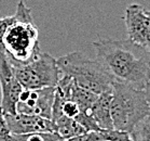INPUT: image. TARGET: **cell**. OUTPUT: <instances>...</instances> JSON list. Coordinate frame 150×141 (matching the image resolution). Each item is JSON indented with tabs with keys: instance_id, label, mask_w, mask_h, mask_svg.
Listing matches in <instances>:
<instances>
[{
	"instance_id": "1",
	"label": "cell",
	"mask_w": 150,
	"mask_h": 141,
	"mask_svg": "<svg viewBox=\"0 0 150 141\" xmlns=\"http://www.w3.org/2000/svg\"><path fill=\"white\" fill-rule=\"evenodd\" d=\"M96 60L117 83L144 90L150 80V51L129 39L93 42Z\"/></svg>"
},
{
	"instance_id": "2",
	"label": "cell",
	"mask_w": 150,
	"mask_h": 141,
	"mask_svg": "<svg viewBox=\"0 0 150 141\" xmlns=\"http://www.w3.org/2000/svg\"><path fill=\"white\" fill-rule=\"evenodd\" d=\"M38 37L39 31L34 23L31 9L21 0L2 36L0 52L7 55L12 65L26 63L41 53Z\"/></svg>"
},
{
	"instance_id": "3",
	"label": "cell",
	"mask_w": 150,
	"mask_h": 141,
	"mask_svg": "<svg viewBox=\"0 0 150 141\" xmlns=\"http://www.w3.org/2000/svg\"><path fill=\"white\" fill-rule=\"evenodd\" d=\"M62 75L71 77L79 87L96 94L112 90L115 80L97 60L85 57L82 52L74 51L56 60Z\"/></svg>"
},
{
	"instance_id": "4",
	"label": "cell",
	"mask_w": 150,
	"mask_h": 141,
	"mask_svg": "<svg viewBox=\"0 0 150 141\" xmlns=\"http://www.w3.org/2000/svg\"><path fill=\"white\" fill-rule=\"evenodd\" d=\"M150 114L145 90L115 82L112 86L111 118L113 129L132 132L140 120Z\"/></svg>"
},
{
	"instance_id": "5",
	"label": "cell",
	"mask_w": 150,
	"mask_h": 141,
	"mask_svg": "<svg viewBox=\"0 0 150 141\" xmlns=\"http://www.w3.org/2000/svg\"><path fill=\"white\" fill-rule=\"evenodd\" d=\"M13 67L18 82L25 89L56 87L62 75L56 59L43 52L30 61L13 65Z\"/></svg>"
},
{
	"instance_id": "6",
	"label": "cell",
	"mask_w": 150,
	"mask_h": 141,
	"mask_svg": "<svg viewBox=\"0 0 150 141\" xmlns=\"http://www.w3.org/2000/svg\"><path fill=\"white\" fill-rule=\"evenodd\" d=\"M54 94L55 87L42 89L24 88L16 104V113L38 115L51 120Z\"/></svg>"
},
{
	"instance_id": "7",
	"label": "cell",
	"mask_w": 150,
	"mask_h": 141,
	"mask_svg": "<svg viewBox=\"0 0 150 141\" xmlns=\"http://www.w3.org/2000/svg\"><path fill=\"white\" fill-rule=\"evenodd\" d=\"M0 107H2L4 114H16V104L24 88L15 75L13 65L4 52H0Z\"/></svg>"
},
{
	"instance_id": "8",
	"label": "cell",
	"mask_w": 150,
	"mask_h": 141,
	"mask_svg": "<svg viewBox=\"0 0 150 141\" xmlns=\"http://www.w3.org/2000/svg\"><path fill=\"white\" fill-rule=\"evenodd\" d=\"M127 31V39L137 46L150 50V15L143 6H127L123 16Z\"/></svg>"
},
{
	"instance_id": "9",
	"label": "cell",
	"mask_w": 150,
	"mask_h": 141,
	"mask_svg": "<svg viewBox=\"0 0 150 141\" xmlns=\"http://www.w3.org/2000/svg\"><path fill=\"white\" fill-rule=\"evenodd\" d=\"M6 120L13 135H26L33 132L54 131V124L51 120L31 114H6Z\"/></svg>"
},
{
	"instance_id": "10",
	"label": "cell",
	"mask_w": 150,
	"mask_h": 141,
	"mask_svg": "<svg viewBox=\"0 0 150 141\" xmlns=\"http://www.w3.org/2000/svg\"><path fill=\"white\" fill-rule=\"evenodd\" d=\"M111 100H112V90L100 93L90 111L91 115L95 120L96 124L98 125V127L102 130L113 129L112 118H111Z\"/></svg>"
},
{
	"instance_id": "11",
	"label": "cell",
	"mask_w": 150,
	"mask_h": 141,
	"mask_svg": "<svg viewBox=\"0 0 150 141\" xmlns=\"http://www.w3.org/2000/svg\"><path fill=\"white\" fill-rule=\"evenodd\" d=\"M53 124L55 128L54 131L63 140H67L76 136L88 132L76 120L66 116H61L59 118L55 120Z\"/></svg>"
},
{
	"instance_id": "12",
	"label": "cell",
	"mask_w": 150,
	"mask_h": 141,
	"mask_svg": "<svg viewBox=\"0 0 150 141\" xmlns=\"http://www.w3.org/2000/svg\"><path fill=\"white\" fill-rule=\"evenodd\" d=\"M97 98H98V94L79 87L74 82L69 93V100H72L78 104L80 107V112H90Z\"/></svg>"
},
{
	"instance_id": "13",
	"label": "cell",
	"mask_w": 150,
	"mask_h": 141,
	"mask_svg": "<svg viewBox=\"0 0 150 141\" xmlns=\"http://www.w3.org/2000/svg\"><path fill=\"white\" fill-rule=\"evenodd\" d=\"M12 141H63V139L55 131H51V132L13 135Z\"/></svg>"
},
{
	"instance_id": "14",
	"label": "cell",
	"mask_w": 150,
	"mask_h": 141,
	"mask_svg": "<svg viewBox=\"0 0 150 141\" xmlns=\"http://www.w3.org/2000/svg\"><path fill=\"white\" fill-rule=\"evenodd\" d=\"M130 135L134 141H150V114L140 120Z\"/></svg>"
},
{
	"instance_id": "15",
	"label": "cell",
	"mask_w": 150,
	"mask_h": 141,
	"mask_svg": "<svg viewBox=\"0 0 150 141\" xmlns=\"http://www.w3.org/2000/svg\"><path fill=\"white\" fill-rule=\"evenodd\" d=\"M86 131H100L102 129L96 124L95 120L93 118L90 112H80L79 115L75 118Z\"/></svg>"
},
{
	"instance_id": "16",
	"label": "cell",
	"mask_w": 150,
	"mask_h": 141,
	"mask_svg": "<svg viewBox=\"0 0 150 141\" xmlns=\"http://www.w3.org/2000/svg\"><path fill=\"white\" fill-rule=\"evenodd\" d=\"M103 138L105 140L109 141H134L131 137L130 132L126 131H120L116 129H111V130H103Z\"/></svg>"
},
{
	"instance_id": "17",
	"label": "cell",
	"mask_w": 150,
	"mask_h": 141,
	"mask_svg": "<svg viewBox=\"0 0 150 141\" xmlns=\"http://www.w3.org/2000/svg\"><path fill=\"white\" fill-rule=\"evenodd\" d=\"M12 138H13V134L11 132L7 123L6 114L2 107H0V141H12Z\"/></svg>"
},
{
	"instance_id": "18",
	"label": "cell",
	"mask_w": 150,
	"mask_h": 141,
	"mask_svg": "<svg viewBox=\"0 0 150 141\" xmlns=\"http://www.w3.org/2000/svg\"><path fill=\"white\" fill-rule=\"evenodd\" d=\"M102 131H88V132H84L82 135H79V136H76L74 138H70V139H67V140H63V141H99L103 140V134Z\"/></svg>"
},
{
	"instance_id": "19",
	"label": "cell",
	"mask_w": 150,
	"mask_h": 141,
	"mask_svg": "<svg viewBox=\"0 0 150 141\" xmlns=\"http://www.w3.org/2000/svg\"><path fill=\"white\" fill-rule=\"evenodd\" d=\"M144 90H145L147 102H148V105H149V109H150V80L148 82V84L146 85V87H145V89Z\"/></svg>"
},
{
	"instance_id": "20",
	"label": "cell",
	"mask_w": 150,
	"mask_h": 141,
	"mask_svg": "<svg viewBox=\"0 0 150 141\" xmlns=\"http://www.w3.org/2000/svg\"><path fill=\"white\" fill-rule=\"evenodd\" d=\"M147 13H148L150 15V10H147Z\"/></svg>"
},
{
	"instance_id": "21",
	"label": "cell",
	"mask_w": 150,
	"mask_h": 141,
	"mask_svg": "<svg viewBox=\"0 0 150 141\" xmlns=\"http://www.w3.org/2000/svg\"><path fill=\"white\" fill-rule=\"evenodd\" d=\"M99 141H109V140H105V139H103V140H99Z\"/></svg>"
},
{
	"instance_id": "22",
	"label": "cell",
	"mask_w": 150,
	"mask_h": 141,
	"mask_svg": "<svg viewBox=\"0 0 150 141\" xmlns=\"http://www.w3.org/2000/svg\"><path fill=\"white\" fill-rule=\"evenodd\" d=\"M149 51H150V50H149Z\"/></svg>"
}]
</instances>
